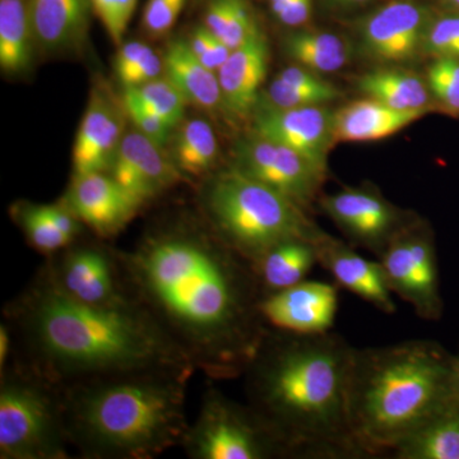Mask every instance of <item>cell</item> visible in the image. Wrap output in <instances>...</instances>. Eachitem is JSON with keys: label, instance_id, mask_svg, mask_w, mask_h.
<instances>
[{"label": "cell", "instance_id": "cell-36", "mask_svg": "<svg viewBox=\"0 0 459 459\" xmlns=\"http://www.w3.org/2000/svg\"><path fill=\"white\" fill-rule=\"evenodd\" d=\"M265 96L268 99V105L281 108L323 107V105L338 99L337 96L331 95V93L289 86V84L281 82L277 78H274L273 82L268 87Z\"/></svg>", "mask_w": 459, "mask_h": 459}, {"label": "cell", "instance_id": "cell-37", "mask_svg": "<svg viewBox=\"0 0 459 459\" xmlns=\"http://www.w3.org/2000/svg\"><path fill=\"white\" fill-rule=\"evenodd\" d=\"M186 0H147L142 26L155 38L170 31L179 18Z\"/></svg>", "mask_w": 459, "mask_h": 459}, {"label": "cell", "instance_id": "cell-38", "mask_svg": "<svg viewBox=\"0 0 459 459\" xmlns=\"http://www.w3.org/2000/svg\"><path fill=\"white\" fill-rule=\"evenodd\" d=\"M123 107L126 108V114L128 115L129 119L134 124L135 129L150 138L151 141L165 147V144L171 140L175 128L161 117L134 104V102L123 100Z\"/></svg>", "mask_w": 459, "mask_h": 459}, {"label": "cell", "instance_id": "cell-26", "mask_svg": "<svg viewBox=\"0 0 459 459\" xmlns=\"http://www.w3.org/2000/svg\"><path fill=\"white\" fill-rule=\"evenodd\" d=\"M31 0H0V68L23 74L31 68L35 39Z\"/></svg>", "mask_w": 459, "mask_h": 459}, {"label": "cell", "instance_id": "cell-35", "mask_svg": "<svg viewBox=\"0 0 459 459\" xmlns=\"http://www.w3.org/2000/svg\"><path fill=\"white\" fill-rule=\"evenodd\" d=\"M137 2L138 0H90L91 8L101 21L115 45H122Z\"/></svg>", "mask_w": 459, "mask_h": 459}, {"label": "cell", "instance_id": "cell-3", "mask_svg": "<svg viewBox=\"0 0 459 459\" xmlns=\"http://www.w3.org/2000/svg\"><path fill=\"white\" fill-rule=\"evenodd\" d=\"M33 369L57 386L162 365H195L131 296L78 300L48 267L17 305Z\"/></svg>", "mask_w": 459, "mask_h": 459}, {"label": "cell", "instance_id": "cell-30", "mask_svg": "<svg viewBox=\"0 0 459 459\" xmlns=\"http://www.w3.org/2000/svg\"><path fill=\"white\" fill-rule=\"evenodd\" d=\"M204 26L231 51L261 31L246 0H211Z\"/></svg>", "mask_w": 459, "mask_h": 459}, {"label": "cell", "instance_id": "cell-19", "mask_svg": "<svg viewBox=\"0 0 459 459\" xmlns=\"http://www.w3.org/2000/svg\"><path fill=\"white\" fill-rule=\"evenodd\" d=\"M270 50L262 31L232 50L217 72L223 105L230 113L246 117L259 102V89L267 77Z\"/></svg>", "mask_w": 459, "mask_h": 459}, {"label": "cell", "instance_id": "cell-14", "mask_svg": "<svg viewBox=\"0 0 459 459\" xmlns=\"http://www.w3.org/2000/svg\"><path fill=\"white\" fill-rule=\"evenodd\" d=\"M337 283L304 280L282 291L263 296L259 310L270 327L296 334L332 331L338 310Z\"/></svg>", "mask_w": 459, "mask_h": 459}, {"label": "cell", "instance_id": "cell-42", "mask_svg": "<svg viewBox=\"0 0 459 459\" xmlns=\"http://www.w3.org/2000/svg\"><path fill=\"white\" fill-rule=\"evenodd\" d=\"M9 352H11V333L7 325L0 327V367L4 368L8 362Z\"/></svg>", "mask_w": 459, "mask_h": 459}, {"label": "cell", "instance_id": "cell-24", "mask_svg": "<svg viewBox=\"0 0 459 459\" xmlns=\"http://www.w3.org/2000/svg\"><path fill=\"white\" fill-rule=\"evenodd\" d=\"M318 240L290 238L263 253L252 263L263 296L282 291L307 280L318 264Z\"/></svg>", "mask_w": 459, "mask_h": 459}, {"label": "cell", "instance_id": "cell-23", "mask_svg": "<svg viewBox=\"0 0 459 459\" xmlns=\"http://www.w3.org/2000/svg\"><path fill=\"white\" fill-rule=\"evenodd\" d=\"M162 59L165 77L188 104L207 111L225 108L219 75L195 56L188 41H171Z\"/></svg>", "mask_w": 459, "mask_h": 459}, {"label": "cell", "instance_id": "cell-17", "mask_svg": "<svg viewBox=\"0 0 459 459\" xmlns=\"http://www.w3.org/2000/svg\"><path fill=\"white\" fill-rule=\"evenodd\" d=\"M124 113L107 90L92 91L75 138V175L110 170L124 137Z\"/></svg>", "mask_w": 459, "mask_h": 459}, {"label": "cell", "instance_id": "cell-16", "mask_svg": "<svg viewBox=\"0 0 459 459\" xmlns=\"http://www.w3.org/2000/svg\"><path fill=\"white\" fill-rule=\"evenodd\" d=\"M66 207L101 237L117 234L142 207L107 172L75 175Z\"/></svg>", "mask_w": 459, "mask_h": 459}, {"label": "cell", "instance_id": "cell-11", "mask_svg": "<svg viewBox=\"0 0 459 459\" xmlns=\"http://www.w3.org/2000/svg\"><path fill=\"white\" fill-rule=\"evenodd\" d=\"M231 168L265 184L307 210L318 197L325 172L291 148L253 133L238 142Z\"/></svg>", "mask_w": 459, "mask_h": 459}, {"label": "cell", "instance_id": "cell-20", "mask_svg": "<svg viewBox=\"0 0 459 459\" xmlns=\"http://www.w3.org/2000/svg\"><path fill=\"white\" fill-rule=\"evenodd\" d=\"M54 271L65 291L84 303H117L126 296L117 282L114 259L98 247L71 250Z\"/></svg>", "mask_w": 459, "mask_h": 459}, {"label": "cell", "instance_id": "cell-1", "mask_svg": "<svg viewBox=\"0 0 459 459\" xmlns=\"http://www.w3.org/2000/svg\"><path fill=\"white\" fill-rule=\"evenodd\" d=\"M119 263L129 296L195 367L219 379L246 373L270 328L252 263L189 231L148 235Z\"/></svg>", "mask_w": 459, "mask_h": 459}, {"label": "cell", "instance_id": "cell-32", "mask_svg": "<svg viewBox=\"0 0 459 459\" xmlns=\"http://www.w3.org/2000/svg\"><path fill=\"white\" fill-rule=\"evenodd\" d=\"M18 220L35 249L45 255H53L74 241L54 225L45 213L44 205H23L18 213Z\"/></svg>", "mask_w": 459, "mask_h": 459}, {"label": "cell", "instance_id": "cell-45", "mask_svg": "<svg viewBox=\"0 0 459 459\" xmlns=\"http://www.w3.org/2000/svg\"><path fill=\"white\" fill-rule=\"evenodd\" d=\"M455 394L459 397V351L455 355Z\"/></svg>", "mask_w": 459, "mask_h": 459}, {"label": "cell", "instance_id": "cell-25", "mask_svg": "<svg viewBox=\"0 0 459 459\" xmlns=\"http://www.w3.org/2000/svg\"><path fill=\"white\" fill-rule=\"evenodd\" d=\"M391 455L395 459H459L458 395H453Z\"/></svg>", "mask_w": 459, "mask_h": 459}, {"label": "cell", "instance_id": "cell-15", "mask_svg": "<svg viewBox=\"0 0 459 459\" xmlns=\"http://www.w3.org/2000/svg\"><path fill=\"white\" fill-rule=\"evenodd\" d=\"M110 171L114 180L142 205L183 177L164 147L137 129L124 134Z\"/></svg>", "mask_w": 459, "mask_h": 459}, {"label": "cell", "instance_id": "cell-34", "mask_svg": "<svg viewBox=\"0 0 459 459\" xmlns=\"http://www.w3.org/2000/svg\"><path fill=\"white\" fill-rule=\"evenodd\" d=\"M424 53L459 60V12L433 18L425 36Z\"/></svg>", "mask_w": 459, "mask_h": 459}, {"label": "cell", "instance_id": "cell-22", "mask_svg": "<svg viewBox=\"0 0 459 459\" xmlns=\"http://www.w3.org/2000/svg\"><path fill=\"white\" fill-rule=\"evenodd\" d=\"M424 110H398L374 99L359 100L333 113L334 142H370L391 137L427 115Z\"/></svg>", "mask_w": 459, "mask_h": 459}, {"label": "cell", "instance_id": "cell-33", "mask_svg": "<svg viewBox=\"0 0 459 459\" xmlns=\"http://www.w3.org/2000/svg\"><path fill=\"white\" fill-rule=\"evenodd\" d=\"M428 87L446 113L459 115V60L435 59L429 66Z\"/></svg>", "mask_w": 459, "mask_h": 459}, {"label": "cell", "instance_id": "cell-4", "mask_svg": "<svg viewBox=\"0 0 459 459\" xmlns=\"http://www.w3.org/2000/svg\"><path fill=\"white\" fill-rule=\"evenodd\" d=\"M195 367L162 365L63 386L66 431L86 457L148 459L186 442Z\"/></svg>", "mask_w": 459, "mask_h": 459}, {"label": "cell", "instance_id": "cell-8", "mask_svg": "<svg viewBox=\"0 0 459 459\" xmlns=\"http://www.w3.org/2000/svg\"><path fill=\"white\" fill-rule=\"evenodd\" d=\"M186 453L197 459H268L286 457L282 446L249 404L205 392L201 412L189 427Z\"/></svg>", "mask_w": 459, "mask_h": 459}, {"label": "cell", "instance_id": "cell-28", "mask_svg": "<svg viewBox=\"0 0 459 459\" xmlns=\"http://www.w3.org/2000/svg\"><path fill=\"white\" fill-rule=\"evenodd\" d=\"M219 157V143L212 126L204 119L180 124L172 140L171 159L183 175L202 177L212 170Z\"/></svg>", "mask_w": 459, "mask_h": 459}, {"label": "cell", "instance_id": "cell-43", "mask_svg": "<svg viewBox=\"0 0 459 459\" xmlns=\"http://www.w3.org/2000/svg\"><path fill=\"white\" fill-rule=\"evenodd\" d=\"M331 2L338 5V7L353 8L367 4L369 0H331Z\"/></svg>", "mask_w": 459, "mask_h": 459}, {"label": "cell", "instance_id": "cell-46", "mask_svg": "<svg viewBox=\"0 0 459 459\" xmlns=\"http://www.w3.org/2000/svg\"><path fill=\"white\" fill-rule=\"evenodd\" d=\"M446 3L449 5V7H452L455 9V11L459 12V0H446Z\"/></svg>", "mask_w": 459, "mask_h": 459}, {"label": "cell", "instance_id": "cell-29", "mask_svg": "<svg viewBox=\"0 0 459 459\" xmlns=\"http://www.w3.org/2000/svg\"><path fill=\"white\" fill-rule=\"evenodd\" d=\"M287 56L314 74L340 71L349 60V51L342 39L331 32L298 31L287 36Z\"/></svg>", "mask_w": 459, "mask_h": 459}, {"label": "cell", "instance_id": "cell-31", "mask_svg": "<svg viewBox=\"0 0 459 459\" xmlns=\"http://www.w3.org/2000/svg\"><path fill=\"white\" fill-rule=\"evenodd\" d=\"M124 101L134 102L166 120L175 129L183 123L186 100L166 77L124 90Z\"/></svg>", "mask_w": 459, "mask_h": 459}, {"label": "cell", "instance_id": "cell-9", "mask_svg": "<svg viewBox=\"0 0 459 459\" xmlns=\"http://www.w3.org/2000/svg\"><path fill=\"white\" fill-rule=\"evenodd\" d=\"M392 294L412 307L428 322L442 319L439 265L433 231L415 221L389 244L380 256Z\"/></svg>", "mask_w": 459, "mask_h": 459}, {"label": "cell", "instance_id": "cell-13", "mask_svg": "<svg viewBox=\"0 0 459 459\" xmlns=\"http://www.w3.org/2000/svg\"><path fill=\"white\" fill-rule=\"evenodd\" d=\"M253 132L291 148L320 171H327L329 147L334 142L333 113L327 108H281L265 104L256 108Z\"/></svg>", "mask_w": 459, "mask_h": 459}, {"label": "cell", "instance_id": "cell-18", "mask_svg": "<svg viewBox=\"0 0 459 459\" xmlns=\"http://www.w3.org/2000/svg\"><path fill=\"white\" fill-rule=\"evenodd\" d=\"M316 246L318 264L332 274L338 286L373 305L379 312L395 313L394 294L379 259L369 261L359 255L352 246L327 234L319 238Z\"/></svg>", "mask_w": 459, "mask_h": 459}, {"label": "cell", "instance_id": "cell-27", "mask_svg": "<svg viewBox=\"0 0 459 459\" xmlns=\"http://www.w3.org/2000/svg\"><path fill=\"white\" fill-rule=\"evenodd\" d=\"M358 86L368 98L398 110H424L429 108L430 90L424 80L412 72L379 69L362 75Z\"/></svg>", "mask_w": 459, "mask_h": 459}, {"label": "cell", "instance_id": "cell-7", "mask_svg": "<svg viewBox=\"0 0 459 459\" xmlns=\"http://www.w3.org/2000/svg\"><path fill=\"white\" fill-rule=\"evenodd\" d=\"M68 444L63 394L57 385L32 367L3 376L0 458H65Z\"/></svg>", "mask_w": 459, "mask_h": 459}, {"label": "cell", "instance_id": "cell-41", "mask_svg": "<svg viewBox=\"0 0 459 459\" xmlns=\"http://www.w3.org/2000/svg\"><path fill=\"white\" fill-rule=\"evenodd\" d=\"M313 0H289L279 13L277 20L289 27L303 26L312 14Z\"/></svg>", "mask_w": 459, "mask_h": 459}, {"label": "cell", "instance_id": "cell-21", "mask_svg": "<svg viewBox=\"0 0 459 459\" xmlns=\"http://www.w3.org/2000/svg\"><path fill=\"white\" fill-rule=\"evenodd\" d=\"M33 39L44 53L77 49L86 39L90 0H31Z\"/></svg>", "mask_w": 459, "mask_h": 459}, {"label": "cell", "instance_id": "cell-44", "mask_svg": "<svg viewBox=\"0 0 459 459\" xmlns=\"http://www.w3.org/2000/svg\"><path fill=\"white\" fill-rule=\"evenodd\" d=\"M287 2H289V0H268V3H270L272 13L276 16V14L281 11V8H282Z\"/></svg>", "mask_w": 459, "mask_h": 459}, {"label": "cell", "instance_id": "cell-10", "mask_svg": "<svg viewBox=\"0 0 459 459\" xmlns=\"http://www.w3.org/2000/svg\"><path fill=\"white\" fill-rule=\"evenodd\" d=\"M320 207L350 240V246L364 247L377 255L416 220H411L377 190L361 186L323 195Z\"/></svg>", "mask_w": 459, "mask_h": 459}, {"label": "cell", "instance_id": "cell-2", "mask_svg": "<svg viewBox=\"0 0 459 459\" xmlns=\"http://www.w3.org/2000/svg\"><path fill=\"white\" fill-rule=\"evenodd\" d=\"M355 347L340 334L268 328L246 373L247 404L286 457L367 458L349 419Z\"/></svg>", "mask_w": 459, "mask_h": 459}, {"label": "cell", "instance_id": "cell-5", "mask_svg": "<svg viewBox=\"0 0 459 459\" xmlns=\"http://www.w3.org/2000/svg\"><path fill=\"white\" fill-rule=\"evenodd\" d=\"M455 394V355L435 341L355 347L349 419L367 458L391 455Z\"/></svg>", "mask_w": 459, "mask_h": 459}, {"label": "cell", "instance_id": "cell-6", "mask_svg": "<svg viewBox=\"0 0 459 459\" xmlns=\"http://www.w3.org/2000/svg\"><path fill=\"white\" fill-rule=\"evenodd\" d=\"M204 204L219 237L250 263L282 241L325 234L303 207L231 166L210 181Z\"/></svg>", "mask_w": 459, "mask_h": 459}, {"label": "cell", "instance_id": "cell-39", "mask_svg": "<svg viewBox=\"0 0 459 459\" xmlns=\"http://www.w3.org/2000/svg\"><path fill=\"white\" fill-rule=\"evenodd\" d=\"M188 42L195 56L216 74L231 54V50L204 25L195 30Z\"/></svg>", "mask_w": 459, "mask_h": 459}, {"label": "cell", "instance_id": "cell-40", "mask_svg": "<svg viewBox=\"0 0 459 459\" xmlns=\"http://www.w3.org/2000/svg\"><path fill=\"white\" fill-rule=\"evenodd\" d=\"M152 48L148 47L143 41L132 40L120 45L117 57H115V74L120 83L128 77L129 74L141 65V63L152 51Z\"/></svg>", "mask_w": 459, "mask_h": 459}, {"label": "cell", "instance_id": "cell-12", "mask_svg": "<svg viewBox=\"0 0 459 459\" xmlns=\"http://www.w3.org/2000/svg\"><path fill=\"white\" fill-rule=\"evenodd\" d=\"M433 21L430 9L418 0H392L360 23L362 49L382 62L415 59L424 48Z\"/></svg>", "mask_w": 459, "mask_h": 459}]
</instances>
